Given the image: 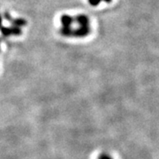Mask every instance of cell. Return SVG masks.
<instances>
[{"mask_svg":"<svg viewBox=\"0 0 159 159\" xmlns=\"http://www.w3.org/2000/svg\"><path fill=\"white\" fill-rule=\"evenodd\" d=\"M0 31H1V33H2V34L4 36L20 35V34H21V33H22L21 29H20V28H18V27H14V26L9 27V28H7V27H1L0 28Z\"/></svg>","mask_w":159,"mask_h":159,"instance_id":"6da1fadb","label":"cell"},{"mask_svg":"<svg viewBox=\"0 0 159 159\" xmlns=\"http://www.w3.org/2000/svg\"><path fill=\"white\" fill-rule=\"evenodd\" d=\"M90 33L89 26H80L79 29H76L73 31V36L75 37H85Z\"/></svg>","mask_w":159,"mask_h":159,"instance_id":"7a4b0ae2","label":"cell"},{"mask_svg":"<svg viewBox=\"0 0 159 159\" xmlns=\"http://www.w3.org/2000/svg\"><path fill=\"white\" fill-rule=\"evenodd\" d=\"M61 24H62L63 28H70L72 26V24L74 21V19L73 17H71L70 15L67 14H64L61 16Z\"/></svg>","mask_w":159,"mask_h":159,"instance_id":"3957f363","label":"cell"},{"mask_svg":"<svg viewBox=\"0 0 159 159\" xmlns=\"http://www.w3.org/2000/svg\"><path fill=\"white\" fill-rule=\"evenodd\" d=\"M76 22L79 24V26H89V19L87 15L80 14L75 18Z\"/></svg>","mask_w":159,"mask_h":159,"instance_id":"277c9868","label":"cell"},{"mask_svg":"<svg viewBox=\"0 0 159 159\" xmlns=\"http://www.w3.org/2000/svg\"><path fill=\"white\" fill-rule=\"evenodd\" d=\"M9 21L12 24V26L18 27V28H20V27H23V26L27 25V21L24 19H14L13 20L12 18H11L9 20Z\"/></svg>","mask_w":159,"mask_h":159,"instance_id":"5b68a950","label":"cell"},{"mask_svg":"<svg viewBox=\"0 0 159 159\" xmlns=\"http://www.w3.org/2000/svg\"><path fill=\"white\" fill-rule=\"evenodd\" d=\"M73 29L72 28L70 27V28H61L60 29V34L64 35V36H66V37H68V36H73Z\"/></svg>","mask_w":159,"mask_h":159,"instance_id":"8992f818","label":"cell"},{"mask_svg":"<svg viewBox=\"0 0 159 159\" xmlns=\"http://www.w3.org/2000/svg\"><path fill=\"white\" fill-rule=\"evenodd\" d=\"M102 1L106 2V3H111L112 0H89V5H91V6H97V5H99Z\"/></svg>","mask_w":159,"mask_h":159,"instance_id":"52a82bcc","label":"cell"},{"mask_svg":"<svg viewBox=\"0 0 159 159\" xmlns=\"http://www.w3.org/2000/svg\"><path fill=\"white\" fill-rule=\"evenodd\" d=\"M97 159H112V157L110 156V155H108V154H101L99 157H98V158Z\"/></svg>","mask_w":159,"mask_h":159,"instance_id":"ba28073f","label":"cell"},{"mask_svg":"<svg viewBox=\"0 0 159 159\" xmlns=\"http://www.w3.org/2000/svg\"><path fill=\"white\" fill-rule=\"evenodd\" d=\"M2 27V16H1V14H0V28Z\"/></svg>","mask_w":159,"mask_h":159,"instance_id":"9c48e42d","label":"cell"}]
</instances>
